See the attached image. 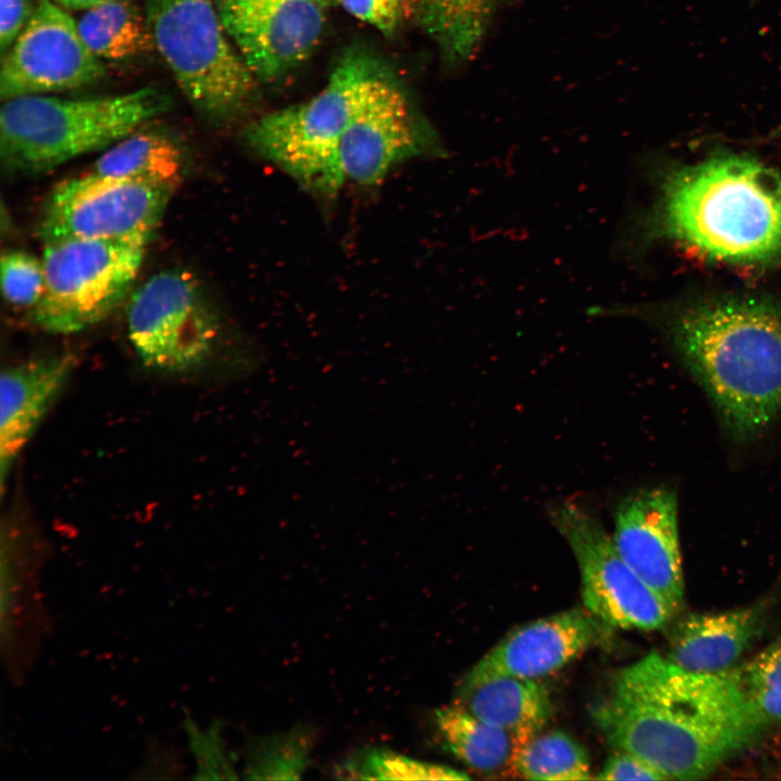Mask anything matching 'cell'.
Returning a JSON list of instances; mask_svg holds the SVG:
<instances>
[{"mask_svg":"<svg viewBox=\"0 0 781 781\" xmlns=\"http://www.w3.org/2000/svg\"><path fill=\"white\" fill-rule=\"evenodd\" d=\"M77 28L103 62H121L155 50L145 11L135 0H104L84 10Z\"/></svg>","mask_w":781,"mask_h":781,"instance_id":"22","label":"cell"},{"mask_svg":"<svg viewBox=\"0 0 781 781\" xmlns=\"http://www.w3.org/2000/svg\"><path fill=\"white\" fill-rule=\"evenodd\" d=\"M155 50L190 104L209 121L239 116L257 78L228 36L212 0H146Z\"/></svg>","mask_w":781,"mask_h":781,"instance_id":"6","label":"cell"},{"mask_svg":"<svg viewBox=\"0 0 781 781\" xmlns=\"http://www.w3.org/2000/svg\"><path fill=\"white\" fill-rule=\"evenodd\" d=\"M435 724L445 748L471 770L492 778H517L516 759L528 740L456 703L437 709Z\"/></svg>","mask_w":781,"mask_h":781,"instance_id":"19","label":"cell"},{"mask_svg":"<svg viewBox=\"0 0 781 781\" xmlns=\"http://www.w3.org/2000/svg\"><path fill=\"white\" fill-rule=\"evenodd\" d=\"M335 4L385 36L394 35L412 13V0H336Z\"/></svg>","mask_w":781,"mask_h":781,"instance_id":"28","label":"cell"},{"mask_svg":"<svg viewBox=\"0 0 781 781\" xmlns=\"http://www.w3.org/2000/svg\"><path fill=\"white\" fill-rule=\"evenodd\" d=\"M315 1H317V2L320 3L321 5H323V4H333V3L335 4V2H336V0H315Z\"/></svg>","mask_w":781,"mask_h":781,"instance_id":"33","label":"cell"},{"mask_svg":"<svg viewBox=\"0 0 781 781\" xmlns=\"http://www.w3.org/2000/svg\"><path fill=\"white\" fill-rule=\"evenodd\" d=\"M340 779L366 780H465L469 776L457 769L422 761L382 748L356 752L338 764Z\"/></svg>","mask_w":781,"mask_h":781,"instance_id":"25","label":"cell"},{"mask_svg":"<svg viewBox=\"0 0 781 781\" xmlns=\"http://www.w3.org/2000/svg\"><path fill=\"white\" fill-rule=\"evenodd\" d=\"M76 364L71 354L36 357L2 370L0 377V471L2 484L64 389Z\"/></svg>","mask_w":781,"mask_h":781,"instance_id":"16","label":"cell"},{"mask_svg":"<svg viewBox=\"0 0 781 781\" xmlns=\"http://www.w3.org/2000/svg\"><path fill=\"white\" fill-rule=\"evenodd\" d=\"M607 628L585 607L536 619L517 627L494 645L462 683L496 676L540 680L600 642Z\"/></svg>","mask_w":781,"mask_h":781,"instance_id":"15","label":"cell"},{"mask_svg":"<svg viewBox=\"0 0 781 781\" xmlns=\"http://www.w3.org/2000/svg\"><path fill=\"white\" fill-rule=\"evenodd\" d=\"M395 80L371 53L354 48L309 100L252 121L244 139L305 188L335 194L345 178L338 145L350 123Z\"/></svg>","mask_w":781,"mask_h":781,"instance_id":"4","label":"cell"},{"mask_svg":"<svg viewBox=\"0 0 781 781\" xmlns=\"http://www.w3.org/2000/svg\"><path fill=\"white\" fill-rule=\"evenodd\" d=\"M735 671L742 691L760 724H780L781 637Z\"/></svg>","mask_w":781,"mask_h":781,"instance_id":"26","label":"cell"},{"mask_svg":"<svg viewBox=\"0 0 781 781\" xmlns=\"http://www.w3.org/2000/svg\"><path fill=\"white\" fill-rule=\"evenodd\" d=\"M193 751L199 759L200 779H233L234 769L226 755L225 747L216 732H196L192 735Z\"/></svg>","mask_w":781,"mask_h":781,"instance_id":"29","label":"cell"},{"mask_svg":"<svg viewBox=\"0 0 781 781\" xmlns=\"http://www.w3.org/2000/svg\"><path fill=\"white\" fill-rule=\"evenodd\" d=\"M675 346L737 438L781 414V310L761 299L699 305L673 322Z\"/></svg>","mask_w":781,"mask_h":781,"instance_id":"3","label":"cell"},{"mask_svg":"<svg viewBox=\"0 0 781 781\" xmlns=\"http://www.w3.org/2000/svg\"><path fill=\"white\" fill-rule=\"evenodd\" d=\"M242 59L261 81L284 76L307 60L323 28L315 0H214Z\"/></svg>","mask_w":781,"mask_h":781,"instance_id":"12","label":"cell"},{"mask_svg":"<svg viewBox=\"0 0 781 781\" xmlns=\"http://www.w3.org/2000/svg\"><path fill=\"white\" fill-rule=\"evenodd\" d=\"M1 289L5 300L16 307L34 308L44 291L42 260L24 251L1 256Z\"/></svg>","mask_w":781,"mask_h":781,"instance_id":"27","label":"cell"},{"mask_svg":"<svg viewBox=\"0 0 781 781\" xmlns=\"http://www.w3.org/2000/svg\"><path fill=\"white\" fill-rule=\"evenodd\" d=\"M599 780H667L640 757L616 750L593 777Z\"/></svg>","mask_w":781,"mask_h":781,"instance_id":"30","label":"cell"},{"mask_svg":"<svg viewBox=\"0 0 781 781\" xmlns=\"http://www.w3.org/2000/svg\"><path fill=\"white\" fill-rule=\"evenodd\" d=\"M182 167L178 142L169 133L144 125L107 148L89 172L178 185Z\"/></svg>","mask_w":781,"mask_h":781,"instance_id":"21","label":"cell"},{"mask_svg":"<svg viewBox=\"0 0 781 781\" xmlns=\"http://www.w3.org/2000/svg\"><path fill=\"white\" fill-rule=\"evenodd\" d=\"M424 155H444L443 145L396 81L350 123L338 145L345 181L363 185L381 182L399 162Z\"/></svg>","mask_w":781,"mask_h":781,"instance_id":"13","label":"cell"},{"mask_svg":"<svg viewBox=\"0 0 781 781\" xmlns=\"http://www.w3.org/2000/svg\"><path fill=\"white\" fill-rule=\"evenodd\" d=\"M66 10H86L104 0H53Z\"/></svg>","mask_w":781,"mask_h":781,"instance_id":"32","label":"cell"},{"mask_svg":"<svg viewBox=\"0 0 781 781\" xmlns=\"http://www.w3.org/2000/svg\"><path fill=\"white\" fill-rule=\"evenodd\" d=\"M592 715L615 750L678 780L708 776L764 727L735 669L694 673L657 653L623 668Z\"/></svg>","mask_w":781,"mask_h":781,"instance_id":"1","label":"cell"},{"mask_svg":"<svg viewBox=\"0 0 781 781\" xmlns=\"http://www.w3.org/2000/svg\"><path fill=\"white\" fill-rule=\"evenodd\" d=\"M765 603L687 615L674 629L669 655L679 667L704 674L730 670L766 625Z\"/></svg>","mask_w":781,"mask_h":781,"instance_id":"17","label":"cell"},{"mask_svg":"<svg viewBox=\"0 0 781 781\" xmlns=\"http://www.w3.org/2000/svg\"><path fill=\"white\" fill-rule=\"evenodd\" d=\"M177 185L88 172L60 182L40 214L43 243L65 239L150 241Z\"/></svg>","mask_w":781,"mask_h":781,"instance_id":"9","label":"cell"},{"mask_svg":"<svg viewBox=\"0 0 781 781\" xmlns=\"http://www.w3.org/2000/svg\"><path fill=\"white\" fill-rule=\"evenodd\" d=\"M549 515L576 559L589 613L610 628L655 630L667 625L675 613L626 564L592 512L564 501Z\"/></svg>","mask_w":781,"mask_h":781,"instance_id":"10","label":"cell"},{"mask_svg":"<svg viewBox=\"0 0 781 781\" xmlns=\"http://www.w3.org/2000/svg\"><path fill=\"white\" fill-rule=\"evenodd\" d=\"M660 238L730 263L780 258L781 176L733 155L667 172L653 207L635 218L619 244L629 252Z\"/></svg>","mask_w":781,"mask_h":781,"instance_id":"2","label":"cell"},{"mask_svg":"<svg viewBox=\"0 0 781 781\" xmlns=\"http://www.w3.org/2000/svg\"><path fill=\"white\" fill-rule=\"evenodd\" d=\"M148 243L138 239L44 243V291L33 308L35 323L51 333L71 334L105 319L128 294Z\"/></svg>","mask_w":781,"mask_h":781,"instance_id":"7","label":"cell"},{"mask_svg":"<svg viewBox=\"0 0 781 781\" xmlns=\"http://www.w3.org/2000/svg\"><path fill=\"white\" fill-rule=\"evenodd\" d=\"M35 4L31 0H0L1 55L11 47L29 21Z\"/></svg>","mask_w":781,"mask_h":781,"instance_id":"31","label":"cell"},{"mask_svg":"<svg viewBox=\"0 0 781 781\" xmlns=\"http://www.w3.org/2000/svg\"><path fill=\"white\" fill-rule=\"evenodd\" d=\"M517 778L547 781H581L591 776L587 751L563 731L538 732L522 747L516 759Z\"/></svg>","mask_w":781,"mask_h":781,"instance_id":"23","label":"cell"},{"mask_svg":"<svg viewBox=\"0 0 781 781\" xmlns=\"http://www.w3.org/2000/svg\"><path fill=\"white\" fill-rule=\"evenodd\" d=\"M312 737L304 728L260 738L248 747L244 773L252 780H297L310 761Z\"/></svg>","mask_w":781,"mask_h":781,"instance_id":"24","label":"cell"},{"mask_svg":"<svg viewBox=\"0 0 781 781\" xmlns=\"http://www.w3.org/2000/svg\"><path fill=\"white\" fill-rule=\"evenodd\" d=\"M612 538L626 564L676 614L684 591L676 494L654 487L623 498Z\"/></svg>","mask_w":781,"mask_h":781,"instance_id":"14","label":"cell"},{"mask_svg":"<svg viewBox=\"0 0 781 781\" xmlns=\"http://www.w3.org/2000/svg\"><path fill=\"white\" fill-rule=\"evenodd\" d=\"M504 0H412L418 26L448 66L466 63L483 42Z\"/></svg>","mask_w":781,"mask_h":781,"instance_id":"20","label":"cell"},{"mask_svg":"<svg viewBox=\"0 0 781 781\" xmlns=\"http://www.w3.org/2000/svg\"><path fill=\"white\" fill-rule=\"evenodd\" d=\"M456 704L526 740L540 732L553 714L550 693L540 680L513 676L461 683Z\"/></svg>","mask_w":781,"mask_h":781,"instance_id":"18","label":"cell"},{"mask_svg":"<svg viewBox=\"0 0 781 781\" xmlns=\"http://www.w3.org/2000/svg\"><path fill=\"white\" fill-rule=\"evenodd\" d=\"M106 75L104 62L84 42L77 22L53 0H38L2 54L1 101L82 88Z\"/></svg>","mask_w":781,"mask_h":781,"instance_id":"11","label":"cell"},{"mask_svg":"<svg viewBox=\"0 0 781 781\" xmlns=\"http://www.w3.org/2000/svg\"><path fill=\"white\" fill-rule=\"evenodd\" d=\"M127 331L144 366L178 373L208 359L219 327L196 279L190 272L170 269L152 276L133 292Z\"/></svg>","mask_w":781,"mask_h":781,"instance_id":"8","label":"cell"},{"mask_svg":"<svg viewBox=\"0 0 781 781\" xmlns=\"http://www.w3.org/2000/svg\"><path fill=\"white\" fill-rule=\"evenodd\" d=\"M171 105V97L157 87L93 98L36 94L2 101V168L16 175L52 169L110 148Z\"/></svg>","mask_w":781,"mask_h":781,"instance_id":"5","label":"cell"}]
</instances>
